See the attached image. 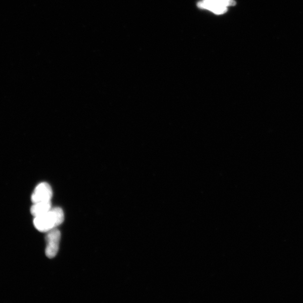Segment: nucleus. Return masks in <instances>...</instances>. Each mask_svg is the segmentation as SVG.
<instances>
[{
  "instance_id": "f257e3e1",
  "label": "nucleus",
  "mask_w": 303,
  "mask_h": 303,
  "mask_svg": "<svg viewBox=\"0 0 303 303\" xmlns=\"http://www.w3.org/2000/svg\"><path fill=\"white\" fill-rule=\"evenodd\" d=\"M33 224L36 229L41 232H47L56 229L64 221V213L60 207H55L43 215L34 217Z\"/></svg>"
},
{
  "instance_id": "f03ea898",
  "label": "nucleus",
  "mask_w": 303,
  "mask_h": 303,
  "mask_svg": "<svg viewBox=\"0 0 303 303\" xmlns=\"http://www.w3.org/2000/svg\"><path fill=\"white\" fill-rule=\"evenodd\" d=\"M235 5L234 0H202L198 3V7L208 10L216 15L225 14L228 7Z\"/></svg>"
},
{
  "instance_id": "7ed1b4c3",
  "label": "nucleus",
  "mask_w": 303,
  "mask_h": 303,
  "mask_svg": "<svg viewBox=\"0 0 303 303\" xmlns=\"http://www.w3.org/2000/svg\"><path fill=\"white\" fill-rule=\"evenodd\" d=\"M61 239V232L56 228L47 232L45 240H46V248H45V255L49 259L55 257L59 251V244Z\"/></svg>"
},
{
  "instance_id": "20e7f679",
  "label": "nucleus",
  "mask_w": 303,
  "mask_h": 303,
  "mask_svg": "<svg viewBox=\"0 0 303 303\" xmlns=\"http://www.w3.org/2000/svg\"><path fill=\"white\" fill-rule=\"evenodd\" d=\"M52 190L47 182H41L36 186L33 192L31 200L33 203L51 201Z\"/></svg>"
},
{
  "instance_id": "39448f33",
  "label": "nucleus",
  "mask_w": 303,
  "mask_h": 303,
  "mask_svg": "<svg viewBox=\"0 0 303 303\" xmlns=\"http://www.w3.org/2000/svg\"><path fill=\"white\" fill-rule=\"evenodd\" d=\"M52 208L51 201L33 203L31 213L35 217L47 213Z\"/></svg>"
}]
</instances>
